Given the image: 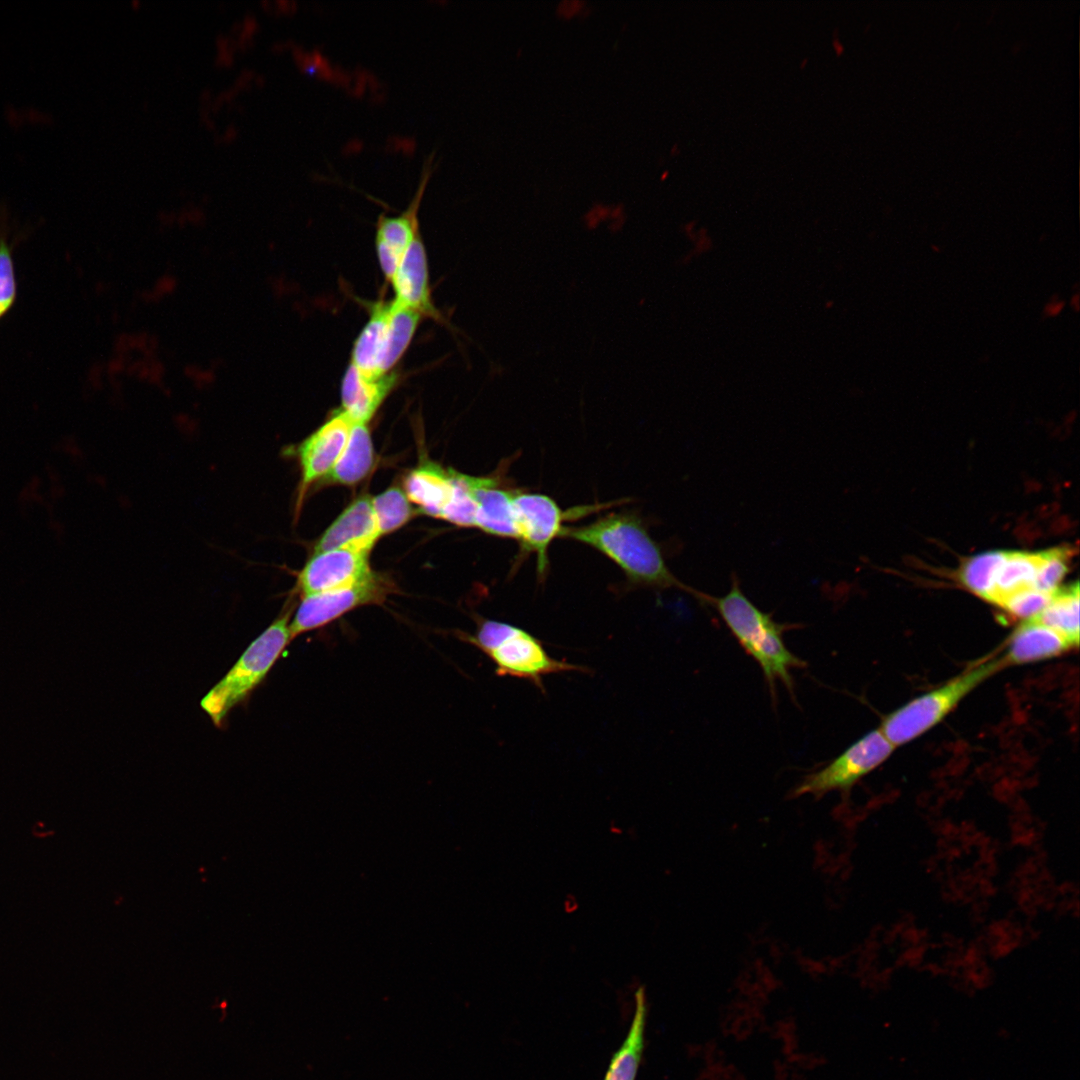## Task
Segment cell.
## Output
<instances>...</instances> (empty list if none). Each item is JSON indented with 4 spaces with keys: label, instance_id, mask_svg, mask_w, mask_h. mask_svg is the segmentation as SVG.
<instances>
[{
    "label": "cell",
    "instance_id": "cell-5",
    "mask_svg": "<svg viewBox=\"0 0 1080 1080\" xmlns=\"http://www.w3.org/2000/svg\"><path fill=\"white\" fill-rule=\"evenodd\" d=\"M1005 667L1001 655L984 659L888 714L879 730L895 747L906 744L937 725L976 687Z\"/></svg>",
    "mask_w": 1080,
    "mask_h": 1080
},
{
    "label": "cell",
    "instance_id": "cell-23",
    "mask_svg": "<svg viewBox=\"0 0 1080 1080\" xmlns=\"http://www.w3.org/2000/svg\"><path fill=\"white\" fill-rule=\"evenodd\" d=\"M1040 552H1005L999 569L993 604L998 605L1006 596L1034 587Z\"/></svg>",
    "mask_w": 1080,
    "mask_h": 1080
},
{
    "label": "cell",
    "instance_id": "cell-27",
    "mask_svg": "<svg viewBox=\"0 0 1080 1080\" xmlns=\"http://www.w3.org/2000/svg\"><path fill=\"white\" fill-rule=\"evenodd\" d=\"M1071 554L1072 550L1067 547L1040 552L1034 587L1049 594L1054 593L1068 571Z\"/></svg>",
    "mask_w": 1080,
    "mask_h": 1080
},
{
    "label": "cell",
    "instance_id": "cell-21",
    "mask_svg": "<svg viewBox=\"0 0 1080 1080\" xmlns=\"http://www.w3.org/2000/svg\"><path fill=\"white\" fill-rule=\"evenodd\" d=\"M1032 619L1059 632L1077 647L1079 643L1078 583L1054 591L1047 606Z\"/></svg>",
    "mask_w": 1080,
    "mask_h": 1080
},
{
    "label": "cell",
    "instance_id": "cell-30",
    "mask_svg": "<svg viewBox=\"0 0 1080 1080\" xmlns=\"http://www.w3.org/2000/svg\"><path fill=\"white\" fill-rule=\"evenodd\" d=\"M1063 307L1064 303L1062 301H1054L1046 305L1045 313L1048 316H1056L1062 311Z\"/></svg>",
    "mask_w": 1080,
    "mask_h": 1080
},
{
    "label": "cell",
    "instance_id": "cell-7",
    "mask_svg": "<svg viewBox=\"0 0 1080 1080\" xmlns=\"http://www.w3.org/2000/svg\"><path fill=\"white\" fill-rule=\"evenodd\" d=\"M895 746L879 730H873L853 743L825 767L808 774L792 792L793 796L848 791L861 778L880 766Z\"/></svg>",
    "mask_w": 1080,
    "mask_h": 1080
},
{
    "label": "cell",
    "instance_id": "cell-16",
    "mask_svg": "<svg viewBox=\"0 0 1080 1080\" xmlns=\"http://www.w3.org/2000/svg\"><path fill=\"white\" fill-rule=\"evenodd\" d=\"M397 380L398 375L394 372L378 378L366 377L350 363L341 386L342 410L353 422L367 423Z\"/></svg>",
    "mask_w": 1080,
    "mask_h": 1080
},
{
    "label": "cell",
    "instance_id": "cell-17",
    "mask_svg": "<svg viewBox=\"0 0 1080 1080\" xmlns=\"http://www.w3.org/2000/svg\"><path fill=\"white\" fill-rule=\"evenodd\" d=\"M405 495L424 514L441 518L452 492L451 471L428 463L411 471L404 480Z\"/></svg>",
    "mask_w": 1080,
    "mask_h": 1080
},
{
    "label": "cell",
    "instance_id": "cell-8",
    "mask_svg": "<svg viewBox=\"0 0 1080 1080\" xmlns=\"http://www.w3.org/2000/svg\"><path fill=\"white\" fill-rule=\"evenodd\" d=\"M393 590L390 581L372 573L358 584L301 597L289 623L291 640L321 628L355 608L381 604Z\"/></svg>",
    "mask_w": 1080,
    "mask_h": 1080
},
{
    "label": "cell",
    "instance_id": "cell-14",
    "mask_svg": "<svg viewBox=\"0 0 1080 1080\" xmlns=\"http://www.w3.org/2000/svg\"><path fill=\"white\" fill-rule=\"evenodd\" d=\"M390 283L395 291V301L422 316L440 318L431 300L427 257L420 234L404 253Z\"/></svg>",
    "mask_w": 1080,
    "mask_h": 1080
},
{
    "label": "cell",
    "instance_id": "cell-9",
    "mask_svg": "<svg viewBox=\"0 0 1080 1080\" xmlns=\"http://www.w3.org/2000/svg\"><path fill=\"white\" fill-rule=\"evenodd\" d=\"M367 556L350 549L314 553L297 576L295 592L304 597L358 584L373 573Z\"/></svg>",
    "mask_w": 1080,
    "mask_h": 1080
},
{
    "label": "cell",
    "instance_id": "cell-12",
    "mask_svg": "<svg viewBox=\"0 0 1080 1080\" xmlns=\"http://www.w3.org/2000/svg\"><path fill=\"white\" fill-rule=\"evenodd\" d=\"M380 535L372 499L359 497L326 529L317 541L314 553L333 549L369 553Z\"/></svg>",
    "mask_w": 1080,
    "mask_h": 1080
},
{
    "label": "cell",
    "instance_id": "cell-24",
    "mask_svg": "<svg viewBox=\"0 0 1080 1080\" xmlns=\"http://www.w3.org/2000/svg\"><path fill=\"white\" fill-rule=\"evenodd\" d=\"M1005 551H990L973 556L963 565L960 580L973 593L993 603L996 579Z\"/></svg>",
    "mask_w": 1080,
    "mask_h": 1080
},
{
    "label": "cell",
    "instance_id": "cell-3",
    "mask_svg": "<svg viewBox=\"0 0 1080 1080\" xmlns=\"http://www.w3.org/2000/svg\"><path fill=\"white\" fill-rule=\"evenodd\" d=\"M460 639L481 650L495 665L499 676L525 679L544 692L543 678L550 674L590 671L588 667L551 656L541 640L516 625L479 619L474 634L460 633Z\"/></svg>",
    "mask_w": 1080,
    "mask_h": 1080
},
{
    "label": "cell",
    "instance_id": "cell-15",
    "mask_svg": "<svg viewBox=\"0 0 1080 1080\" xmlns=\"http://www.w3.org/2000/svg\"><path fill=\"white\" fill-rule=\"evenodd\" d=\"M1073 647L1068 638L1030 618L1012 633L1001 657L1005 666L1026 664L1058 656Z\"/></svg>",
    "mask_w": 1080,
    "mask_h": 1080
},
{
    "label": "cell",
    "instance_id": "cell-18",
    "mask_svg": "<svg viewBox=\"0 0 1080 1080\" xmlns=\"http://www.w3.org/2000/svg\"><path fill=\"white\" fill-rule=\"evenodd\" d=\"M390 303H376L370 319L360 332L352 350L351 364L366 377L384 375L381 362L386 344Z\"/></svg>",
    "mask_w": 1080,
    "mask_h": 1080
},
{
    "label": "cell",
    "instance_id": "cell-11",
    "mask_svg": "<svg viewBox=\"0 0 1080 1080\" xmlns=\"http://www.w3.org/2000/svg\"><path fill=\"white\" fill-rule=\"evenodd\" d=\"M433 156L426 160L416 193L409 206L398 216L380 215L376 224V250L380 267L392 281L409 245L419 233L418 210L433 171Z\"/></svg>",
    "mask_w": 1080,
    "mask_h": 1080
},
{
    "label": "cell",
    "instance_id": "cell-19",
    "mask_svg": "<svg viewBox=\"0 0 1080 1080\" xmlns=\"http://www.w3.org/2000/svg\"><path fill=\"white\" fill-rule=\"evenodd\" d=\"M646 1017V996L641 986L635 992V1011L627 1036L612 1055L603 1080H635L644 1050Z\"/></svg>",
    "mask_w": 1080,
    "mask_h": 1080
},
{
    "label": "cell",
    "instance_id": "cell-28",
    "mask_svg": "<svg viewBox=\"0 0 1080 1080\" xmlns=\"http://www.w3.org/2000/svg\"><path fill=\"white\" fill-rule=\"evenodd\" d=\"M13 243L0 225V320L11 310L17 296V282L12 256Z\"/></svg>",
    "mask_w": 1080,
    "mask_h": 1080
},
{
    "label": "cell",
    "instance_id": "cell-20",
    "mask_svg": "<svg viewBox=\"0 0 1080 1080\" xmlns=\"http://www.w3.org/2000/svg\"><path fill=\"white\" fill-rule=\"evenodd\" d=\"M374 450L366 423L354 422L347 444L324 477L329 483L352 485L365 478L373 467Z\"/></svg>",
    "mask_w": 1080,
    "mask_h": 1080
},
{
    "label": "cell",
    "instance_id": "cell-2",
    "mask_svg": "<svg viewBox=\"0 0 1080 1080\" xmlns=\"http://www.w3.org/2000/svg\"><path fill=\"white\" fill-rule=\"evenodd\" d=\"M722 620L745 650L760 666L775 699L776 684L780 681L794 697L791 671L803 668L806 662L785 645L783 633L793 626L776 622L758 608L742 591L737 575H732L729 591L723 596H710Z\"/></svg>",
    "mask_w": 1080,
    "mask_h": 1080
},
{
    "label": "cell",
    "instance_id": "cell-10",
    "mask_svg": "<svg viewBox=\"0 0 1080 1080\" xmlns=\"http://www.w3.org/2000/svg\"><path fill=\"white\" fill-rule=\"evenodd\" d=\"M353 423L347 413L338 411L297 446L295 454L301 469L299 499L313 482L332 470L347 444Z\"/></svg>",
    "mask_w": 1080,
    "mask_h": 1080
},
{
    "label": "cell",
    "instance_id": "cell-26",
    "mask_svg": "<svg viewBox=\"0 0 1080 1080\" xmlns=\"http://www.w3.org/2000/svg\"><path fill=\"white\" fill-rule=\"evenodd\" d=\"M371 499L381 535L400 528L414 514L407 496L399 488H389Z\"/></svg>",
    "mask_w": 1080,
    "mask_h": 1080
},
{
    "label": "cell",
    "instance_id": "cell-1",
    "mask_svg": "<svg viewBox=\"0 0 1080 1080\" xmlns=\"http://www.w3.org/2000/svg\"><path fill=\"white\" fill-rule=\"evenodd\" d=\"M561 537L605 555L621 569L631 586L680 589L708 605L709 594L690 587L672 573L660 546L635 512H610L591 523L565 527Z\"/></svg>",
    "mask_w": 1080,
    "mask_h": 1080
},
{
    "label": "cell",
    "instance_id": "cell-29",
    "mask_svg": "<svg viewBox=\"0 0 1080 1080\" xmlns=\"http://www.w3.org/2000/svg\"><path fill=\"white\" fill-rule=\"evenodd\" d=\"M1052 594L1035 587L1026 588L1006 596L998 606L1010 615L1026 620L1039 614L1049 603Z\"/></svg>",
    "mask_w": 1080,
    "mask_h": 1080
},
{
    "label": "cell",
    "instance_id": "cell-22",
    "mask_svg": "<svg viewBox=\"0 0 1080 1080\" xmlns=\"http://www.w3.org/2000/svg\"><path fill=\"white\" fill-rule=\"evenodd\" d=\"M422 315L397 301L390 302L386 344L381 371L386 374L407 349Z\"/></svg>",
    "mask_w": 1080,
    "mask_h": 1080
},
{
    "label": "cell",
    "instance_id": "cell-4",
    "mask_svg": "<svg viewBox=\"0 0 1080 1080\" xmlns=\"http://www.w3.org/2000/svg\"><path fill=\"white\" fill-rule=\"evenodd\" d=\"M292 612L293 606L288 604L201 700L202 709L215 726L221 727L229 712L247 700L292 641L289 631Z\"/></svg>",
    "mask_w": 1080,
    "mask_h": 1080
},
{
    "label": "cell",
    "instance_id": "cell-13",
    "mask_svg": "<svg viewBox=\"0 0 1080 1080\" xmlns=\"http://www.w3.org/2000/svg\"><path fill=\"white\" fill-rule=\"evenodd\" d=\"M477 504L476 527L487 534L517 540L513 498L518 489L502 485L498 477L471 476Z\"/></svg>",
    "mask_w": 1080,
    "mask_h": 1080
},
{
    "label": "cell",
    "instance_id": "cell-25",
    "mask_svg": "<svg viewBox=\"0 0 1080 1080\" xmlns=\"http://www.w3.org/2000/svg\"><path fill=\"white\" fill-rule=\"evenodd\" d=\"M452 492L441 519L460 527H476L477 504L471 487V476L451 471Z\"/></svg>",
    "mask_w": 1080,
    "mask_h": 1080
},
{
    "label": "cell",
    "instance_id": "cell-6",
    "mask_svg": "<svg viewBox=\"0 0 1080 1080\" xmlns=\"http://www.w3.org/2000/svg\"><path fill=\"white\" fill-rule=\"evenodd\" d=\"M610 503L577 506L562 510L551 497L517 490L513 498L517 541L520 550L518 558L534 554L536 556L537 578L545 581L549 569L548 551L551 543L562 535L564 522L587 516L592 512L606 509Z\"/></svg>",
    "mask_w": 1080,
    "mask_h": 1080
}]
</instances>
